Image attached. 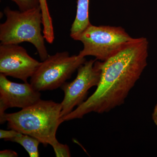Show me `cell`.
Returning a JSON list of instances; mask_svg holds the SVG:
<instances>
[{
    "mask_svg": "<svg viewBox=\"0 0 157 157\" xmlns=\"http://www.w3.org/2000/svg\"><path fill=\"white\" fill-rule=\"evenodd\" d=\"M148 42L133 39L115 54L101 62V76L94 92L63 121L82 118L91 112H109L124 104L147 65Z\"/></svg>",
    "mask_w": 157,
    "mask_h": 157,
    "instance_id": "obj_1",
    "label": "cell"
},
{
    "mask_svg": "<svg viewBox=\"0 0 157 157\" xmlns=\"http://www.w3.org/2000/svg\"><path fill=\"white\" fill-rule=\"evenodd\" d=\"M61 103L41 100L18 112L6 113L3 124L9 128L35 137L44 146H53L59 142L57 131L63 122Z\"/></svg>",
    "mask_w": 157,
    "mask_h": 157,
    "instance_id": "obj_2",
    "label": "cell"
},
{
    "mask_svg": "<svg viewBox=\"0 0 157 157\" xmlns=\"http://www.w3.org/2000/svg\"><path fill=\"white\" fill-rule=\"evenodd\" d=\"M6 20L0 25L1 44L31 43L36 48L41 60L49 56L42 34V15L40 7L26 11L4 9Z\"/></svg>",
    "mask_w": 157,
    "mask_h": 157,
    "instance_id": "obj_3",
    "label": "cell"
},
{
    "mask_svg": "<svg viewBox=\"0 0 157 157\" xmlns=\"http://www.w3.org/2000/svg\"><path fill=\"white\" fill-rule=\"evenodd\" d=\"M134 38L121 27L91 24L77 38L83 48L78 55L93 56L104 62L118 52Z\"/></svg>",
    "mask_w": 157,
    "mask_h": 157,
    "instance_id": "obj_4",
    "label": "cell"
},
{
    "mask_svg": "<svg viewBox=\"0 0 157 157\" xmlns=\"http://www.w3.org/2000/svg\"><path fill=\"white\" fill-rule=\"evenodd\" d=\"M86 61L85 58L78 55L71 56L68 52L49 55L31 77L30 84L39 92L56 89Z\"/></svg>",
    "mask_w": 157,
    "mask_h": 157,
    "instance_id": "obj_5",
    "label": "cell"
},
{
    "mask_svg": "<svg viewBox=\"0 0 157 157\" xmlns=\"http://www.w3.org/2000/svg\"><path fill=\"white\" fill-rule=\"evenodd\" d=\"M77 70L76 78L71 82H65L61 87L64 94L61 103L62 118L86 100L90 89L98 86L101 76V62L96 59L86 61Z\"/></svg>",
    "mask_w": 157,
    "mask_h": 157,
    "instance_id": "obj_6",
    "label": "cell"
},
{
    "mask_svg": "<svg viewBox=\"0 0 157 157\" xmlns=\"http://www.w3.org/2000/svg\"><path fill=\"white\" fill-rule=\"evenodd\" d=\"M41 62L29 55L18 44L0 45V73L28 82L36 72Z\"/></svg>",
    "mask_w": 157,
    "mask_h": 157,
    "instance_id": "obj_7",
    "label": "cell"
},
{
    "mask_svg": "<svg viewBox=\"0 0 157 157\" xmlns=\"http://www.w3.org/2000/svg\"><path fill=\"white\" fill-rule=\"evenodd\" d=\"M30 83H18L9 80L0 74V122L3 124L6 110L17 107L24 109L41 100V94Z\"/></svg>",
    "mask_w": 157,
    "mask_h": 157,
    "instance_id": "obj_8",
    "label": "cell"
},
{
    "mask_svg": "<svg viewBox=\"0 0 157 157\" xmlns=\"http://www.w3.org/2000/svg\"><path fill=\"white\" fill-rule=\"evenodd\" d=\"M90 0H77L76 17L70 29V36L77 40L80 34L90 25L89 16Z\"/></svg>",
    "mask_w": 157,
    "mask_h": 157,
    "instance_id": "obj_9",
    "label": "cell"
},
{
    "mask_svg": "<svg viewBox=\"0 0 157 157\" xmlns=\"http://www.w3.org/2000/svg\"><path fill=\"white\" fill-rule=\"evenodd\" d=\"M39 1L42 15L43 36L47 42L52 43L55 39L52 18L48 10L47 0H39Z\"/></svg>",
    "mask_w": 157,
    "mask_h": 157,
    "instance_id": "obj_10",
    "label": "cell"
},
{
    "mask_svg": "<svg viewBox=\"0 0 157 157\" xmlns=\"http://www.w3.org/2000/svg\"><path fill=\"white\" fill-rule=\"evenodd\" d=\"M8 141L19 144L25 149L30 157L39 156L38 147L41 143L35 137L20 133L17 136Z\"/></svg>",
    "mask_w": 157,
    "mask_h": 157,
    "instance_id": "obj_11",
    "label": "cell"
},
{
    "mask_svg": "<svg viewBox=\"0 0 157 157\" xmlns=\"http://www.w3.org/2000/svg\"><path fill=\"white\" fill-rule=\"evenodd\" d=\"M19 8L20 11H26L40 7L39 0H12Z\"/></svg>",
    "mask_w": 157,
    "mask_h": 157,
    "instance_id": "obj_12",
    "label": "cell"
},
{
    "mask_svg": "<svg viewBox=\"0 0 157 157\" xmlns=\"http://www.w3.org/2000/svg\"><path fill=\"white\" fill-rule=\"evenodd\" d=\"M57 157H70L71 154L69 146L58 142L52 146Z\"/></svg>",
    "mask_w": 157,
    "mask_h": 157,
    "instance_id": "obj_13",
    "label": "cell"
},
{
    "mask_svg": "<svg viewBox=\"0 0 157 157\" xmlns=\"http://www.w3.org/2000/svg\"><path fill=\"white\" fill-rule=\"evenodd\" d=\"M20 132L11 129V130H0V138L4 139L6 141H8L11 138L17 136Z\"/></svg>",
    "mask_w": 157,
    "mask_h": 157,
    "instance_id": "obj_14",
    "label": "cell"
},
{
    "mask_svg": "<svg viewBox=\"0 0 157 157\" xmlns=\"http://www.w3.org/2000/svg\"><path fill=\"white\" fill-rule=\"evenodd\" d=\"M18 155L16 152L11 150H4L0 151L1 157H16Z\"/></svg>",
    "mask_w": 157,
    "mask_h": 157,
    "instance_id": "obj_15",
    "label": "cell"
},
{
    "mask_svg": "<svg viewBox=\"0 0 157 157\" xmlns=\"http://www.w3.org/2000/svg\"><path fill=\"white\" fill-rule=\"evenodd\" d=\"M152 117L153 120L155 124L157 126V102L155 106L154 109Z\"/></svg>",
    "mask_w": 157,
    "mask_h": 157,
    "instance_id": "obj_16",
    "label": "cell"
}]
</instances>
